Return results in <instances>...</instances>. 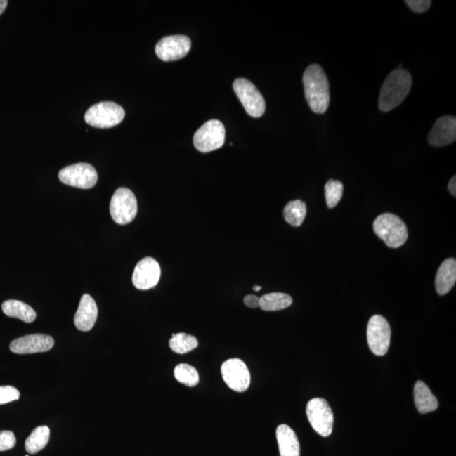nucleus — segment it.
<instances>
[{"instance_id": "19", "label": "nucleus", "mask_w": 456, "mask_h": 456, "mask_svg": "<svg viewBox=\"0 0 456 456\" xmlns=\"http://www.w3.org/2000/svg\"><path fill=\"white\" fill-rule=\"evenodd\" d=\"M414 401L417 411L422 414L433 412L438 407L436 397L424 382H416L414 386Z\"/></svg>"}, {"instance_id": "8", "label": "nucleus", "mask_w": 456, "mask_h": 456, "mask_svg": "<svg viewBox=\"0 0 456 456\" xmlns=\"http://www.w3.org/2000/svg\"><path fill=\"white\" fill-rule=\"evenodd\" d=\"M226 131L223 123L212 119L204 123L194 136L195 148L203 153L219 149L225 142Z\"/></svg>"}, {"instance_id": "6", "label": "nucleus", "mask_w": 456, "mask_h": 456, "mask_svg": "<svg viewBox=\"0 0 456 456\" xmlns=\"http://www.w3.org/2000/svg\"><path fill=\"white\" fill-rule=\"evenodd\" d=\"M138 204L136 195L126 188L117 190L111 199L110 214L116 223L126 225L136 219Z\"/></svg>"}, {"instance_id": "32", "label": "nucleus", "mask_w": 456, "mask_h": 456, "mask_svg": "<svg viewBox=\"0 0 456 456\" xmlns=\"http://www.w3.org/2000/svg\"><path fill=\"white\" fill-rule=\"evenodd\" d=\"M8 6L7 0H0V15L4 13Z\"/></svg>"}, {"instance_id": "31", "label": "nucleus", "mask_w": 456, "mask_h": 456, "mask_svg": "<svg viewBox=\"0 0 456 456\" xmlns=\"http://www.w3.org/2000/svg\"><path fill=\"white\" fill-rule=\"evenodd\" d=\"M449 190L450 192V194L455 197L456 196V178L455 176H454L453 178L450 179V181L449 183Z\"/></svg>"}, {"instance_id": "2", "label": "nucleus", "mask_w": 456, "mask_h": 456, "mask_svg": "<svg viewBox=\"0 0 456 456\" xmlns=\"http://www.w3.org/2000/svg\"><path fill=\"white\" fill-rule=\"evenodd\" d=\"M412 78L408 71L397 69L389 74L380 90V110L389 112L398 107L411 91Z\"/></svg>"}, {"instance_id": "26", "label": "nucleus", "mask_w": 456, "mask_h": 456, "mask_svg": "<svg viewBox=\"0 0 456 456\" xmlns=\"http://www.w3.org/2000/svg\"><path fill=\"white\" fill-rule=\"evenodd\" d=\"M343 185L337 180L330 179L325 187L326 204L330 209H332L340 202L343 195Z\"/></svg>"}, {"instance_id": "10", "label": "nucleus", "mask_w": 456, "mask_h": 456, "mask_svg": "<svg viewBox=\"0 0 456 456\" xmlns=\"http://www.w3.org/2000/svg\"><path fill=\"white\" fill-rule=\"evenodd\" d=\"M58 178L65 185L88 190L98 183V175L94 167L87 163H77L63 169Z\"/></svg>"}, {"instance_id": "20", "label": "nucleus", "mask_w": 456, "mask_h": 456, "mask_svg": "<svg viewBox=\"0 0 456 456\" xmlns=\"http://www.w3.org/2000/svg\"><path fill=\"white\" fill-rule=\"evenodd\" d=\"M2 311L6 315L16 318L26 323H32L37 318L34 309L18 300L6 301L2 304Z\"/></svg>"}, {"instance_id": "24", "label": "nucleus", "mask_w": 456, "mask_h": 456, "mask_svg": "<svg viewBox=\"0 0 456 456\" xmlns=\"http://www.w3.org/2000/svg\"><path fill=\"white\" fill-rule=\"evenodd\" d=\"M198 340L191 334L178 333L173 334L170 339L169 346L171 351L178 354H185L197 348Z\"/></svg>"}, {"instance_id": "28", "label": "nucleus", "mask_w": 456, "mask_h": 456, "mask_svg": "<svg viewBox=\"0 0 456 456\" xmlns=\"http://www.w3.org/2000/svg\"><path fill=\"white\" fill-rule=\"evenodd\" d=\"M16 443V438L11 431H0V452L11 450Z\"/></svg>"}, {"instance_id": "11", "label": "nucleus", "mask_w": 456, "mask_h": 456, "mask_svg": "<svg viewBox=\"0 0 456 456\" xmlns=\"http://www.w3.org/2000/svg\"><path fill=\"white\" fill-rule=\"evenodd\" d=\"M221 373L224 382L231 390L242 393L248 390L251 376L248 367L240 358H231L223 363Z\"/></svg>"}, {"instance_id": "5", "label": "nucleus", "mask_w": 456, "mask_h": 456, "mask_svg": "<svg viewBox=\"0 0 456 456\" xmlns=\"http://www.w3.org/2000/svg\"><path fill=\"white\" fill-rule=\"evenodd\" d=\"M233 90L247 114L253 118H259L265 114V99L252 82L245 78H238L233 82Z\"/></svg>"}, {"instance_id": "30", "label": "nucleus", "mask_w": 456, "mask_h": 456, "mask_svg": "<svg viewBox=\"0 0 456 456\" xmlns=\"http://www.w3.org/2000/svg\"><path fill=\"white\" fill-rule=\"evenodd\" d=\"M247 307L251 308H259V298L254 295H247L244 299Z\"/></svg>"}, {"instance_id": "27", "label": "nucleus", "mask_w": 456, "mask_h": 456, "mask_svg": "<svg viewBox=\"0 0 456 456\" xmlns=\"http://www.w3.org/2000/svg\"><path fill=\"white\" fill-rule=\"evenodd\" d=\"M20 398V391L13 386H0V405L10 403Z\"/></svg>"}, {"instance_id": "18", "label": "nucleus", "mask_w": 456, "mask_h": 456, "mask_svg": "<svg viewBox=\"0 0 456 456\" xmlns=\"http://www.w3.org/2000/svg\"><path fill=\"white\" fill-rule=\"evenodd\" d=\"M456 282V261L455 259H447L439 266L435 287L439 295H445L455 286Z\"/></svg>"}, {"instance_id": "13", "label": "nucleus", "mask_w": 456, "mask_h": 456, "mask_svg": "<svg viewBox=\"0 0 456 456\" xmlns=\"http://www.w3.org/2000/svg\"><path fill=\"white\" fill-rule=\"evenodd\" d=\"M161 278V267L156 259L148 257L141 259L133 271L132 282L139 290H149L157 285Z\"/></svg>"}, {"instance_id": "7", "label": "nucleus", "mask_w": 456, "mask_h": 456, "mask_svg": "<svg viewBox=\"0 0 456 456\" xmlns=\"http://www.w3.org/2000/svg\"><path fill=\"white\" fill-rule=\"evenodd\" d=\"M306 414L312 428L320 436L329 437L332 434L334 415L327 400L323 398H313L309 400Z\"/></svg>"}, {"instance_id": "4", "label": "nucleus", "mask_w": 456, "mask_h": 456, "mask_svg": "<svg viewBox=\"0 0 456 456\" xmlns=\"http://www.w3.org/2000/svg\"><path fill=\"white\" fill-rule=\"evenodd\" d=\"M124 117L125 111L119 104L103 102L95 104L87 110L85 120L91 126L108 129L119 124Z\"/></svg>"}, {"instance_id": "29", "label": "nucleus", "mask_w": 456, "mask_h": 456, "mask_svg": "<svg viewBox=\"0 0 456 456\" xmlns=\"http://www.w3.org/2000/svg\"><path fill=\"white\" fill-rule=\"evenodd\" d=\"M405 4L416 13H424L429 9L432 2L430 0H407Z\"/></svg>"}, {"instance_id": "14", "label": "nucleus", "mask_w": 456, "mask_h": 456, "mask_svg": "<svg viewBox=\"0 0 456 456\" xmlns=\"http://www.w3.org/2000/svg\"><path fill=\"white\" fill-rule=\"evenodd\" d=\"M54 346L53 337L47 334H35L15 339L11 343L10 349L16 354L45 353Z\"/></svg>"}, {"instance_id": "1", "label": "nucleus", "mask_w": 456, "mask_h": 456, "mask_svg": "<svg viewBox=\"0 0 456 456\" xmlns=\"http://www.w3.org/2000/svg\"><path fill=\"white\" fill-rule=\"evenodd\" d=\"M305 98L309 108L315 114L323 115L330 105V84L323 69L319 65H309L303 77Z\"/></svg>"}, {"instance_id": "21", "label": "nucleus", "mask_w": 456, "mask_h": 456, "mask_svg": "<svg viewBox=\"0 0 456 456\" xmlns=\"http://www.w3.org/2000/svg\"><path fill=\"white\" fill-rule=\"evenodd\" d=\"M292 304V297L282 292H272L259 298V308L265 311H282L290 307Z\"/></svg>"}, {"instance_id": "34", "label": "nucleus", "mask_w": 456, "mask_h": 456, "mask_svg": "<svg viewBox=\"0 0 456 456\" xmlns=\"http://www.w3.org/2000/svg\"><path fill=\"white\" fill-rule=\"evenodd\" d=\"M26 456H29V455H26Z\"/></svg>"}, {"instance_id": "12", "label": "nucleus", "mask_w": 456, "mask_h": 456, "mask_svg": "<svg viewBox=\"0 0 456 456\" xmlns=\"http://www.w3.org/2000/svg\"><path fill=\"white\" fill-rule=\"evenodd\" d=\"M190 48V37L183 35L169 36L158 41L156 53L163 61H175L185 58Z\"/></svg>"}, {"instance_id": "3", "label": "nucleus", "mask_w": 456, "mask_h": 456, "mask_svg": "<svg viewBox=\"0 0 456 456\" xmlns=\"http://www.w3.org/2000/svg\"><path fill=\"white\" fill-rule=\"evenodd\" d=\"M374 231L390 248L403 246L408 238L407 226L404 221L391 213H384L375 219Z\"/></svg>"}, {"instance_id": "17", "label": "nucleus", "mask_w": 456, "mask_h": 456, "mask_svg": "<svg viewBox=\"0 0 456 456\" xmlns=\"http://www.w3.org/2000/svg\"><path fill=\"white\" fill-rule=\"evenodd\" d=\"M280 456H300V443L289 426L281 424L277 429Z\"/></svg>"}, {"instance_id": "23", "label": "nucleus", "mask_w": 456, "mask_h": 456, "mask_svg": "<svg viewBox=\"0 0 456 456\" xmlns=\"http://www.w3.org/2000/svg\"><path fill=\"white\" fill-rule=\"evenodd\" d=\"M306 213V204L300 200H292L283 211L284 219L294 227H299L303 224Z\"/></svg>"}, {"instance_id": "9", "label": "nucleus", "mask_w": 456, "mask_h": 456, "mask_svg": "<svg viewBox=\"0 0 456 456\" xmlns=\"http://www.w3.org/2000/svg\"><path fill=\"white\" fill-rule=\"evenodd\" d=\"M391 338L389 322L382 315L371 317L367 324V339L372 353L379 357L386 355L391 345Z\"/></svg>"}, {"instance_id": "15", "label": "nucleus", "mask_w": 456, "mask_h": 456, "mask_svg": "<svg viewBox=\"0 0 456 456\" xmlns=\"http://www.w3.org/2000/svg\"><path fill=\"white\" fill-rule=\"evenodd\" d=\"M456 139V119L454 116H443L434 123L429 135V142L435 148L453 143Z\"/></svg>"}, {"instance_id": "22", "label": "nucleus", "mask_w": 456, "mask_h": 456, "mask_svg": "<svg viewBox=\"0 0 456 456\" xmlns=\"http://www.w3.org/2000/svg\"><path fill=\"white\" fill-rule=\"evenodd\" d=\"M50 437V429L47 426H37L27 438L25 447L29 454H36L44 450L48 445Z\"/></svg>"}, {"instance_id": "16", "label": "nucleus", "mask_w": 456, "mask_h": 456, "mask_svg": "<svg viewBox=\"0 0 456 456\" xmlns=\"http://www.w3.org/2000/svg\"><path fill=\"white\" fill-rule=\"evenodd\" d=\"M98 315V308L95 300L90 295H83L74 318L77 328L82 332H89L93 328Z\"/></svg>"}, {"instance_id": "25", "label": "nucleus", "mask_w": 456, "mask_h": 456, "mask_svg": "<svg viewBox=\"0 0 456 456\" xmlns=\"http://www.w3.org/2000/svg\"><path fill=\"white\" fill-rule=\"evenodd\" d=\"M174 374L175 379L186 386L194 387L197 386L200 382L198 371L190 364H178L176 366Z\"/></svg>"}, {"instance_id": "33", "label": "nucleus", "mask_w": 456, "mask_h": 456, "mask_svg": "<svg viewBox=\"0 0 456 456\" xmlns=\"http://www.w3.org/2000/svg\"><path fill=\"white\" fill-rule=\"evenodd\" d=\"M261 288H262V287H259V286H254V290L255 292H259V291H261Z\"/></svg>"}]
</instances>
